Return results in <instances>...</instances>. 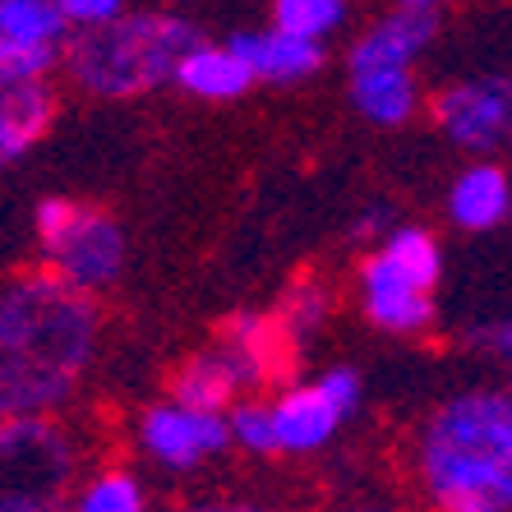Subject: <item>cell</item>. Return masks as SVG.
Masks as SVG:
<instances>
[{
    "mask_svg": "<svg viewBox=\"0 0 512 512\" xmlns=\"http://www.w3.org/2000/svg\"><path fill=\"white\" fill-rule=\"evenodd\" d=\"M97 305L51 268L14 277L0 296V406L5 416H51L93 365Z\"/></svg>",
    "mask_w": 512,
    "mask_h": 512,
    "instance_id": "1",
    "label": "cell"
},
{
    "mask_svg": "<svg viewBox=\"0 0 512 512\" xmlns=\"http://www.w3.org/2000/svg\"><path fill=\"white\" fill-rule=\"evenodd\" d=\"M416 485L434 512H512V388H471L429 411Z\"/></svg>",
    "mask_w": 512,
    "mask_h": 512,
    "instance_id": "2",
    "label": "cell"
},
{
    "mask_svg": "<svg viewBox=\"0 0 512 512\" xmlns=\"http://www.w3.org/2000/svg\"><path fill=\"white\" fill-rule=\"evenodd\" d=\"M194 42H203L199 28L180 14H120L107 28L74 33L65 47V74L93 97H143L162 84H176L180 60Z\"/></svg>",
    "mask_w": 512,
    "mask_h": 512,
    "instance_id": "3",
    "label": "cell"
},
{
    "mask_svg": "<svg viewBox=\"0 0 512 512\" xmlns=\"http://www.w3.org/2000/svg\"><path fill=\"white\" fill-rule=\"evenodd\" d=\"M0 512H70L74 448L51 416H5L0 429Z\"/></svg>",
    "mask_w": 512,
    "mask_h": 512,
    "instance_id": "4",
    "label": "cell"
},
{
    "mask_svg": "<svg viewBox=\"0 0 512 512\" xmlns=\"http://www.w3.org/2000/svg\"><path fill=\"white\" fill-rule=\"evenodd\" d=\"M365 383L351 365H333L319 379L282 388L273 397V416H277V448L291 457L300 453H319L337 439V429L356 416Z\"/></svg>",
    "mask_w": 512,
    "mask_h": 512,
    "instance_id": "5",
    "label": "cell"
},
{
    "mask_svg": "<svg viewBox=\"0 0 512 512\" xmlns=\"http://www.w3.org/2000/svg\"><path fill=\"white\" fill-rule=\"evenodd\" d=\"M65 33L56 0H0V88L42 84L65 60Z\"/></svg>",
    "mask_w": 512,
    "mask_h": 512,
    "instance_id": "6",
    "label": "cell"
},
{
    "mask_svg": "<svg viewBox=\"0 0 512 512\" xmlns=\"http://www.w3.org/2000/svg\"><path fill=\"white\" fill-rule=\"evenodd\" d=\"M134 443H139L143 457H153L167 471H194L208 457L231 448V420L217 416V411H194V406L167 397V402L148 406L139 416Z\"/></svg>",
    "mask_w": 512,
    "mask_h": 512,
    "instance_id": "7",
    "label": "cell"
},
{
    "mask_svg": "<svg viewBox=\"0 0 512 512\" xmlns=\"http://www.w3.org/2000/svg\"><path fill=\"white\" fill-rule=\"evenodd\" d=\"M439 130L466 153H494L512 139V79H466L434 97Z\"/></svg>",
    "mask_w": 512,
    "mask_h": 512,
    "instance_id": "8",
    "label": "cell"
},
{
    "mask_svg": "<svg viewBox=\"0 0 512 512\" xmlns=\"http://www.w3.org/2000/svg\"><path fill=\"white\" fill-rule=\"evenodd\" d=\"M47 268L56 277H65L70 286L97 296V291H107L111 282L120 277L125 268V231L111 213L102 208H79V217L70 222V231L47 245Z\"/></svg>",
    "mask_w": 512,
    "mask_h": 512,
    "instance_id": "9",
    "label": "cell"
},
{
    "mask_svg": "<svg viewBox=\"0 0 512 512\" xmlns=\"http://www.w3.org/2000/svg\"><path fill=\"white\" fill-rule=\"evenodd\" d=\"M360 305H365V319L397 337L420 333V328H429V319H434L429 291L411 282L383 250H374L370 259L360 263Z\"/></svg>",
    "mask_w": 512,
    "mask_h": 512,
    "instance_id": "10",
    "label": "cell"
},
{
    "mask_svg": "<svg viewBox=\"0 0 512 512\" xmlns=\"http://www.w3.org/2000/svg\"><path fill=\"white\" fill-rule=\"evenodd\" d=\"M291 342L296 337L286 333L282 319H268V314H236V319L222 328V356L231 360V370L240 379V393L254 397V388L291 374Z\"/></svg>",
    "mask_w": 512,
    "mask_h": 512,
    "instance_id": "11",
    "label": "cell"
},
{
    "mask_svg": "<svg viewBox=\"0 0 512 512\" xmlns=\"http://www.w3.org/2000/svg\"><path fill=\"white\" fill-rule=\"evenodd\" d=\"M429 37H434V14L429 10H402L383 14L379 24H370L360 33V42L351 47L346 65L351 74H370V70H411L420 60V51L429 47Z\"/></svg>",
    "mask_w": 512,
    "mask_h": 512,
    "instance_id": "12",
    "label": "cell"
},
{
    "mask_svg": "<svg viewBox=\"0 0 512 512\" xmlns=\"http://www.w3.org/2000/svg\"><path fill=\"white\" fill-rule=\"evenodd\" d=\"M231 47L240 51V60L254 70V79L263 84H300L319 74L323 65V42H305L291 37L282 28H263V33H231Z\"/></svg>",
    "mask_w": 512,
    "mask_h": 512,
    "instance_id": "13",
    "label": "cell"
},
{
    "mask_svg": "<svg viewBox=\"0 0 512 512\" xmlns=\"http://www.w3.org/2000/svg\"><path fill=\"white\" fill-rule=\"evenodd\" d=\"M512 213V176L494 162H471L448 190V217L462 231H494Z\"/></svg>",
    "mask_w": 512,
    "mask_h": 512,
    "instance_id": "14",
    "label": "cell"
},
{
    "mask_svg": "<svg viewBox=\"0 0 512 512\" xmlns=\"http://www.w3.org/2000/svg\"><path fill=\"white\" fill-rule=\"evenodd\" d=\"M176 84L190 97H199V102H236V97L250 93V84H259V79H254V70L240 60V51L231 47V42H222V47L194 42V47L185 51V60H180Z\"/></svg>",
    "mask_w": 512,
    "mask_h": 512,
    "instance_id": "15",
    "label": "cell"
},
{
    "mask_svg": "<svg viewBox=\"0 0 512 512\" xmlns=\"http://www.w3.org/2000/svg\"><path fill=\"white\" fill-rule=\"evenodd\" d=\"M56 116V97L47 84H5L0 88V157L19 162Z\"/></svg>",
    "mask_w": 512,
    "mask_h": 512,
    "instance_id": "16",
    "label": "cell"
},
{
    "mask_svg": "<svg viewBox=\"0 0 512 512\" xmlns=\"http://www.w3.org/2000/svg\"><path fill=\"white\" fill-rule=\"evenodd\" d=\"M171 397L194 406V411H217V416H227L245 393H240V379H236V370H231V360L222 356V346H208V351L190 356L176 370Z\"/></svg>",
    "mask_w": 512,
    "mask_h": 512,
    "instance_id": "17",
    "label": "cell"
},
{
    "mask_svg": "<svg viewBox=\"0 0 512 512\" xmlns=\"http://www.w3.org/2000/svg\"><path fill=\"white\" fill-rule=\"evenodd\" d=\"M351 102L370 125H406L420 102L416 74L411 70H370L351 74Z\"/></svg>",
    "mask_w": 512,
    "mask_h": 512,
    "instance_id": "18",
    "label": "cell"
},
{
    "mask_svg": "<svg viewBox=\"0 0 512 512\" xmlns=\"http://www.w3.org/2000/svg\"><path fill=\"white\" fill-rule=\"evenodd\" d=\"M70 512H148V489L125 466H102L74 489Z\"/></svg>",
    "mask_w": 512,
    "mask_h": 512,
    "instance_id": "19",
    "label": "cell"
},
{
    "mask_svg": "<svg viewBox=\"0 0 512 512\" xmlns=\"http://www.w3.org/2000/svg\"><path fill=\"white\" fill-rule=\"evenodd\" d=\"M379 250L388 254V259H393L416 286H425V291H434V286H439L443 250H439V240L429 236L425 227H393L388 236H383Z\"/></svg>",
    "mask_w": 512,
    "mask_h": 512,
    "instance_id": "20",
    "label": "cell"
},
{
    "mask_svg": "<svg viewBox=\"0 0 512 512\" xmlns=\"http://www.w3.org/2000/svg\"><path fill=\"white\" fill-rule=\"evenodd\" d=\"M346 19V0H273V28L305 42H323Z\"/></svg>",
    "mask_w": 512,
    "mask_h": 512,
    "instance_id": "21",
    "label": "cell"
},
{
    "mask_svg": "<svg viewBox=\"0 0 512 512\" xmlns=\"http://www.w3.org/2000/svg\"><path fill=\"white\" fill-rule=\"evenodd\" d=\"M231 420V448L240 453H254V457H277V416H273V402L263 397H240L236 406L227 411Z\"/></svg>",
    "mask_w": 512,
    "mask_h": 512,
    "instance_id": "22",
    "label": "cell"
},
{
    "mask_svg": "<svg viewBox=\"0 0 512 512\" xmlns=\"http://www.w3.org/2000/svg\"><path fill=\"white\" fill-rule=\"evenodd\" d=\"M328 310H333V296H328V286L305 282V286H296V291H286L282 314H277V319H282L286 333L300 342V337H310L314 328L328 319Z\"/></svg>",
    "mask_w": 512,
    "mask_h": 512,
    "instance_id": "23",
    "label": "cell"
},
{
    "mask_svg": "<svg viewBox=\"0 0 512 512\" xmlns=\"http://www.w3.org/2000/svg\"><path fill=\"white\" fill-rule=\"evenodd\" d=\"M79 208L84 203H74V199H65V194H51V199H42L33 208V231H37V245L47 250V245H56L65 231H70V222L79 217Z\"/></svg>",
    "mask_w": 512,
    "mask_h": 512,
    "instance_id": "24",
    "label": "cell"
},
{
    "mask_svg": "<svg viewBox=\"0 0 512 512\" xmlns=\"http://www.w3.org/2000/svg\"><path fill=\"white\" fill-rule=\"evenodd\" d=\"M56 5H60V14H65V24H70L74 33L107 28L125 14V0H56Z\"/></svg>",
    "mask_w": 512,
    "mask_h": 512,
    "instance_id": "25",
    "label": "cell"
},
{
    "mask_svg": "<svg viewBox=\"0 0 512 512\" xmlns=\"http://www.w3.org/2000/svg\"><path fill=\"white\" fill-rule=\"evenodd\" d=\"M176 512H277L268 503H254V499H199V503H185Z\"/></svg>",
    "mask_w": 512,
    "mask_h": 512,
    "instance_id": "26",
    "label": "cell"
},
{
    "mask_svg": "<svg viewBox=\"0 0 512 512\" xmlns=\"http://www.w3.org/2000/svg\"><path fill=\"white\" fill-rule=\"evenodd\" d=\"M323 512H411V508H402V503H393V499H346Z\"/></svg>",
    "mask_w": 512,
    "mask_h": 512,
    "instance_id": "27",
    "label": "cell"
},
{
    "mask_svg": "<svg viewBox=\"0 0 512 512\" xmlns=\"http://www.w3.org/2000/svg\"><path fill=\"white\" fill-rule=\"evenodd\" d=\"M480 342H485L489 351H499V356L512 360V319H503V323H494L489 333H480Z\"/></svg>",
    "mask_w": 512,
    "mask_h": 512,
    "instance_id": "28",
    "label": "cell"
},
{
    "mask_svg": "<svg viewBox=\"0 0 512 512\" xmlns=\"http://www.w3.org/2000/svg\"><path fill=\"white\" fill-rule=\"evenodd\" d=\"M402 5H411V10H434L439 0H402Z\"/></svg>",
    "mask_w": 512,
    "mask_h": 512,
    "instance_id": "29",
    "label": "cell"
}]
</instances>
